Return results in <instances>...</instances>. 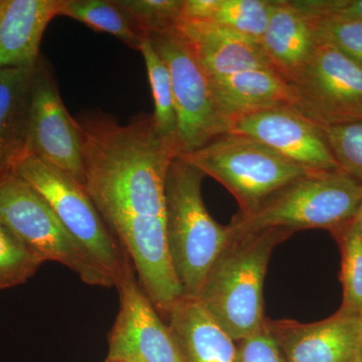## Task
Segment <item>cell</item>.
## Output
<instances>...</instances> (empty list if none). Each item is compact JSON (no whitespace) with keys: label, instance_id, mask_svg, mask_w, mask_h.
<instances>
[{"label":"cell","instance_id":"cell-1","mask_svg":"<svg viewBox=\"0 0 362 362\" xmlns=\"http://www.w3.org/2000/svg\"><path fill=\"white\" fill-rule=\"evenodd\" d=\"M77 122L84 187L108 228L138 218H165L166 176L180 153L159 135L152 116L122 125L94 114Z\"/></svg>","mask_w":362,"mask_h":362},{"label":"cell","instance_id":"cell-2","mask_svg":"<svg viewBox=\"0 0 362 362\" xmlns=\"http://www.w3.org/2000/svg\"><path fill=\"white\" fill-rule=\"evenodd\" d=\"M292 235L274 228L235 235L207 274L197 300L235 342L265 324L269 261L275 247Z\"/></svg>","mask_w":362,"mask_h":362},{"label":"cell","instance_id":"cell-3","mask_svg":"<svg viewBox=\"0 0 362 362\" xmlns=\"http://www.w3.org/2000/svg\"><path fill=\"white\" fill-rule=\"evenodd\" d=\"M204 175L183 157L169 166L165 181L166 238L183 297L197 299L211 267L232 242L230 225L207 211L202 199Z\"/></svg>","mask_w":362,"mask_h":362},{"label":"cell","instance_id":"cell-4","mask_svg":"<svg viewBox=\"0 0 362 362\" xmlns=\"http://www.w3.org/2000/svg\"><path fill=\"white\" fill-rule=\"evenodd\" d=\"M362 183L344 170L310 173L272 195L254 213L230 221L235 235L265 230L323 228L332 233L356 218Z\"/></svg>","mask_w":362,"mask_h":362},{"label":"cell","instance_id":"cell-5","mask_svg":"<svg viewBox=\"0 0 362 362\" xmlns=\"http://www.w3.org/2000/svg\"><path fill=\"white\" fill-rule=\"evenodd\" d=\"M180 156L223 185L237 199L238 214L242 216L254 213L281 188L311 173L258 140L232 132Z\"/></svg>","mask_w":362,"mask_h":362},{"label":"cell","instance_id":"cell-6","mask_svg":"<svg viewBox=\"0 0 362 362\" xmlns=\"http://www.w3.org/2000/svg\"><path fill=\"white\" fill-rule=\"evenodd\" d=\"M0 223L39 258L75 272L85 284L115 287V281L69 233L47 202L14 171L0 180Z\"/></svg>","mask_w":362,"mask_h":362},{"label":"cell","instance_id":"cell-7","mask_svg":"<svg viewBox=\"0 0 362 362\" xmlns=\"http://www.w3.org/2000/svg\"><path fill=\"white\" fill-rule=\"evenodd\" d=\"M13 171L47 202L69 233L110 274L116 287L131 261L84 185L30 152L21 156Z\"/></svg>","mask_w":362,"mask_h":362},{"label":"cell","instance_id":"cell-8","mask_svg":"<svg viewBox=\"0 0 362 362\" xmlns=\"http://www.w3.org/2000/svg\"><path fill=\"white\" fill-rule=\"evenodd\" d=\"M147 35L170 74L180 156L228 132L230 126L218 110L211 80L177 30Z\"/></svg>","mask_w":362,"mask_h":362},{"label":"cell","instance_id":"cell-9","mask_svg":"<svg viewBox=\"0 0 362 362\" xmlns=\"http://www.w3.org/2000/svg\"><path fill=\"white\" fill-rule=\"evenodd\" d=\"M290 86L293 108L320 127L362 120V66L325 40Z\"/></svg>","mask_w":362,"mask_h":362},{"label":"cell","instance_id":"cell-10","mask_svg":"<svg viewBox=\"0 0 362 362\" xmlns=\"http://www.w3.org/2000/svg\"><path fill=\"white\" fill-rule=\"evenodd\" d=\"M26 152L85 185V162L77 120L71 118L44 64L33 70L25 126Z\"/></svg>","mask_w":362,"mask_h":362},{"label":"cell","instance_id":"cell-11","mask_svg":"<svg viewBox=\"0 0 362 362\" xmlns=\"http://www.w3.org/2000/svg\"><path fill=\"white\" fill-rule=\"evenodd\" d=\"M118 315L109 334L108 361L185 362L170 328L136 279L132 263L116 284Z\"/></svg>","mask_w":362,"mask_h":362},{"label":"cell","instance_id":"cell-12","mask_svg":"<svg viewBox=\"0 0 362 362\" xmlns=\"http://www.w3.org/2000/svg\"><path fill=\"white\" fill-rule=\"evenodd\" d=\"M228 132L258 140L311 173L343 170L331 151L322 127L291 106L240 117L230 124Z\"/></svg>","mask_w":362,"mask_h":362},{"label":"cell","instance_id":"cell-13","mask_svg":"<svg viewBox=\"0 0 362 362\" xmlns=\"http://www.w3.org/2000/svg\"><path fill=\"white\" fill-rule=\"evenodd\" d=\"M268 324L287 362H361V317L338 310L313 323Z\"/></svg>","mask_w":362,"mask_h":362},{"label":"cell","instance_id":"cell-14","mask_svg":"<svg viewBox=\"0 0 362 362\" xmlns=\"http://www.w3.org/2000/svg\"><path fill=\"white\" fill-rule=\"evenodd\" d=\"M175 30L211 80L252 69H272L259 40L225 26L181 20Z\"/></svg>","mask_w":362,"mask_h":362},{"label":"cell","instance_id":"cell-15","mask_svg":"<svg viewBox=\"0 0 362 362\" xmlns=\"http://www.w3.org/2000/svg\"><path fill=\"white\" fill-rule=\"evenodd\" d=\"M62 0H0V69H33Z\"/></svg>","mask_w":362,"mask_h":362},{"label":"cell","instance_id":"cell-16","mask_svg":"<svg viewBox=\"0 0 362 362\" xmlns=\"http://www.w3.org/2000/svg\"><path fill=\"white\" fill-rule=\"evenodd\" d=\"M259 42L271 68L291 84L310 59L318 37L310 18L294 2L275 0Z\"/></svg>","mask_w":362,"mask_h":362},{"label":"cell","instance_id":"cell-17","mask_svg":"<svg viewBox=\"0 0 362 362\" xmlns=\"http://www.w3.org/2000/svg\"><path fill=\"white\" fill-rule=\"evenodd\" d=\"M211 83L218 110L228 126L240 117L294 105L291 86L273 69L240 71Z\"/></svg>","mask_w":362,"mask_h":362},{"label":"cell","instance_id":"cell-18","mask_svg":"<svg viewBox=\"0 0 362 362\" xmlns=\"http://www.w3.org/2000/svg\"><path fill=\"white\" fill-rule=\"evenodd\" d=\"M164 319L185 362H235V340L197 299L180 298Z\"/></svg>","mask_w":362,"mask_h":362},{"label":"cell","instance_id":"cell-19","mask_svg":"<svg viewBox=\"0 0 362 362\" xmlns=\"http://www.w3.org/2000/svg\"><path fill=\"white\" fill-rule=\"evenodd\" d=\"M33 69H0V180L25 149L26 114Z\"/></svg>","mask_w":362,"mask_h":362},{"label":"cell","instance_id":"cell-20","mask_svg":"<svg viewBox=\"0 0 362 362\" xmlns=\"http://www.w3.org/2000/svg\"><path fill=\"white\" fill-rule=\"evenodd\" d=\"M59 16L80 21L96 32L108 33L139 51L143 33L116 0H62Z\"/></svg>","mask_w":362,"mask_h":362},{"label":"cell","instance_id":"cell-21","mask_svg":"<svg viewBox=\"0 0 362 362\" xmlns=\"http://www.w3.org/2000/svg\"><path fill=\"white\" fill-rule=\"evenodd\" d=\"M139 52L144 59L153 96L154 112L152 119L154 125L159 135L173 145L180 153L175 96L168 66L154 49L147 35H143Z\"/></svg>","mask_w":362,"mask_h":362},{"label":"cell","instance_id":"cell-22","mask_svg":"<svg viewBox=\"0 0 362 362\" xmlns=\"http://www.w3.org/2000/svg\"><path fill=\"white\" fill-rule=\"evenodd\" d=\"M341 252L343 301L339 311L362 317V235L356 218L333 230Z\"/></svg>","mask_w":362,"mask_h":362},{"label":"cell","instance_id":"cell-23","mask_svg":"<svg viewBox=\"0 0 362 362\" xmlns=\"http://www.w3.org/2000/svg\"><path fill=\"white\" fill-rule=\"evenodd\" d=\"M274 4L275 0H216L209 21L259 42L266 32Z\"/></svg>","mask_w":362,"mask_h":362},{"label":"cell","instance_id":"cell-24","mask_svg":"<svg viewBox=\"0 0 362 362\" xmlns=\"http://www.w3.org/2000/svg\"><path fill=\"white\" fill-rule=\"evenodd\" d=\"M44 261L0 223V290L25 284Z\"/></svg>","mask_w":362,"mask_h":362},{"label":"cell","instance_id":"cell-25","mask_svg":"<svg viewBox=\"0 0 362 362\" xmlns=\"http://www.w3.org/2000/svg\"><path fill=\"white\" fill-rule=\"evenodd\" d=\"M143 35L170 32L182 18L185 0H116Z\"/></svg>","mask_w":362,"mask_h":362},{"label":"cell","instance_id":"cell-26","mask_svg":"<svg viewBox=\"0 0 362 362\" xmlns=\"http://www.w3.org/2000/svg\"><path fill=\"white\" fill-rule=\"evenodd\" d=\"M340 168L362 183V120L322 127Z\"/></svg>","mask_w":362,"mask_h":362},{"label":"cell","instance_id":"cell-27","mask_svg":"<svg viewBox=\"0 0 362 362\" xmlns=\"http://www.w3.org/2000/svg\"><path fill=\"white\" fill-rule=\"evenodd\" d=\"M308 18L313 23L319 40H325L334 45L343 54L362 66L361 21L335 16Z\"/></svg>","mask_w":362,"mask_h":362},{"label":"cell","instance_id":"cell-28","mask_svg":"<svg viewBox=\"0 0 362 362\" xmlns=\"http://www.w3.org/2000/svg\"><path fill=\"white\" fill-rule=\"evenodd\" d=\"M235 362H287L268 319L261 329L235 342Z\"/></svg>","mask_w":362,"mask_h":362},{"label":"cell","instance_id":"cell-29","mask_svg":"<svg viewBox=\"0 0 362 362\" xmlns=\"http://www.w3.org/2000/svg\"><path fill=\"white\" fill-rule=\"evenodd\" d=\"M294 4L308 16H335L362 21V0H298Z\"/></svg>","mask_w":362,"mask_h":362},{"label":"cell","instance_id":"cell-30","mask_svg":"<svg viewBox=\"0 0 362 362\" xmlns=\"http://www.w3.org/2000/svg\"><path fill=\"white\" fill-rule=\"evenodd\" d=\"M356 221L357 225L359 226V230H361V233L362 235V202L361 206H359L358 209H357V213L356 214Z\"/></svg>","mask_w":362,"mask_h":362},{"label":"cell","instance_id":"cell-31","mask_svg":"<svg viewBox=\"0 0 362 362\" xmlns=\"http://www.w3.org/2000/svg\"><path fill=\"white\" fill-rule=\"evenodd\" d=\"M361 362H362V317H361Z\"/></svg>","mask_w":362,"mask_h":362},{"label":"cell","instance_id":"cell-32","mask_svg":"<svg viewBox=\"0 0 362 362\" xmlns=\"http://www.w3.org/2000/svg\"><path fill=\"white\" fill-rule=\"evenodd\" d=\"M105 362H116V361H108V359H107V361Z\"/></svg>","mask_w":362,"mask_h":362}]
</instances>
